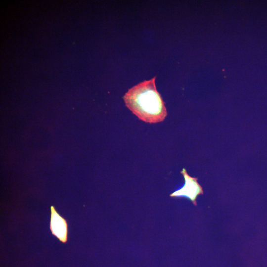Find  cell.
Here are the masks:
<instances>
[{
  "label": "cell",
  "instance_id": "7a4b0ae2",
  "mask_svg": "<svg viewBox=\"0 0 267 267\" xmlns=\"http://www.w3.org/2000/svg\"><path fill=\"white\" fill-rule=\"evenodd\" d=\"M184 179L183 186L170 195L171 197H185L189 199L195 206H197L196 199L200 194H203L202 186L198 182V178L190 176L186 169L180 171Z\"/></svg>",
  "mask_w": 267,
  "mask_h": 267
},
{
  "label": "cell",
  "instance_id": "3957f363",
  "mask_svg": "<svg viewBox=\"0 0 267 267\" xmlns=\"http://www.w3.org/2000/svg\"><path fill=\"white\" fill-rule=\"evenodd\" d=\"M50 230L60 242L66 243L68 238V224L66 220L56 211L54 206L50 207Z\"/></svg>",
  "mask_w": 267,
  "mask_h": 267
},
{
  "label": "cell",
  "instance_id": "6da1fadb",
  "mask_svg": "<svg viewBox=\"0 0 267 267\" xmlns=\"http://www.w3.org/2000/svg\"><path fill=\"white\" fill-rule=\"evenodd\" d=\"M156 77L129 89L123 96L126 106L139 119L148 123L163 121L167 115L165 103L155 85Z\"/></svg>",
  "mask_w": 267,
  "mask_h": 267
}]
</instances>
